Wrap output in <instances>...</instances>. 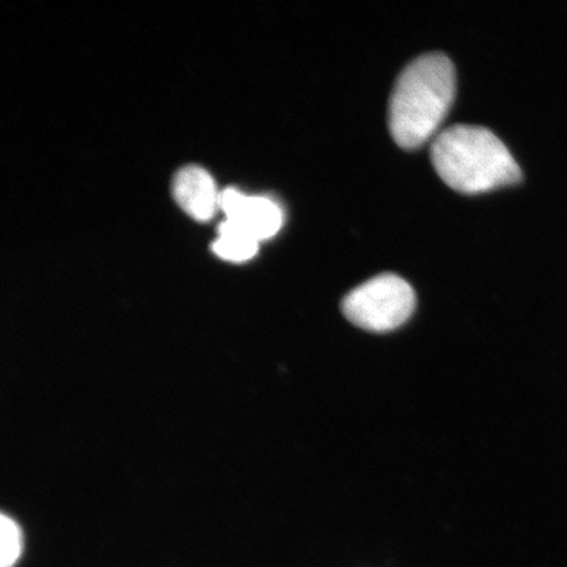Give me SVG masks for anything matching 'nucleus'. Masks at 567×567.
Returning <instances> with one entry per match:
<instances>
[{
    "instance_id": "423d86ee",
    "label": "nucleus",
    "mask_w": 567,
    "mask_h": 567,
    "mask_svg": "<svg viewBox=\"0 0 567 567\" xmlns=\"http://www.w3.org/2000/svg\"><path fill=\"white\" fill-rule=\"evenodd\" d=\"M259 240L240 229L239 226L228 221L219 225L218 238L213 244V251L219 258L231 261H246L258 252Z\"/></svg>"
},
{
    "instance_id": "20e7f679",
    "label": "nucleus",
    "mask_w": 567,
    "mask_h": 567,
    "mask_svg": "<svg viewBox=\"0 0 567 567\" xmlns=\"http://www.w3.org/2000/svg\"><path fill=\"white\" fill-rule=\"evenodd\" d=\"M219 207L228 221L239 226L259 243L276 236L282 226V212L271 198L247 196L228 188L221 194Z\"/></svg>"
},
{
    "instance_id": "0eeeda50",
    "label": "nucleus",
    "mask_w": 567,
    "mask_h": 567,
    "mask_svg": "<svg viewBox=\"0 0 567 567\" xmlns=\"http://www.w3.org/2000/svg\"><path fill=\"white\" fill-rule=\"evenodd\" d=\"M0 542H2V551H0V567H13L18 563L23 548L21 532L11 517L2 515L0 522Z\"/></svg>"
},
{
    "instance_id": "f03ea898",
    "label": "nucleus",
    "mask_w": 567,
    "mask_h": 567,
    "mask_svg": "<svg viewBox=\"0 0 567 567\" xmlns=\"http://www.w3.org/2000/svg\"><path fill=\"white\" fill-rule=\"evenodd\" d=\"M431 159L446 186L477 195L522 181L507 146L486 127L455 125L432 141Z\"/></svg>"
},
{
    "instance_id": "f257e3e1",
    "label": "nucleus",
    "mask_w": 567,
    "mask_h": 567,
    "mask_svg": "<svg viewBox=\"0 0 567 567\" xmlns=\"http://www.w3.org/2000/svg\"><path fill=\"white\" fill-rule=\"evenodd\" d=\"M456 95V71L449 56L425 54L402 71L390 97L389 130L406 151L435 136Z\"/></svg>"
},
{
    "instance_id": "7ed1b4c3",
    "label": "nucleus",
    "mask_w": 567,
    "mask_h": 567,
    "mask_svg": "<svg viewBox=\"0 0 567 567\" xmlns=\"http://www.w3.org/2000/svg\"><path fill=\"white\" fill-rule=\"evenodd\" d=\"M415 292L406 280L384 274L361 284L342 301L343 315L360 329L386 332L399 329L415 309Z\"/></svg>"
},
{
    "instance_id": "39448f33",
    "label": "nucleus",
    "mask_w": 567,
    "mask_h": 567,
    "mask_svg": "<svg viewBox=\"0 0 567 567\" xmlns=\"http://www.w3.org/2000/svg\"><path fill=\"white\" fill-rule=\"evenodd\" d=\"M173 194L181 208L197 221H208L221 208V194H218L215 181L203 167L179 169L174 177Z\"/></svg>"
}]
</instances>
